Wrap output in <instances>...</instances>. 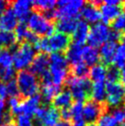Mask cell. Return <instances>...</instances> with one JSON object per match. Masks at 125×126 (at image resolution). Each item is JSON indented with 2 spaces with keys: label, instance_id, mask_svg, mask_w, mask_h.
<instances>
[{
  "label": "cell",
  "instance_id": "6da1fadb",
  "mask_svg": "<svg viewBox=\"0 0 125 126\" xmlns=\"http://www.w3.org/2000/svg\"><path fill=\"white\" fill-rule=\"evenodd\" d=\"M17 85L20 95V99L24 100L38 94L40 82L37 77L28 70H20L17 74Z\"/></svg>",
  "mask_w": 125,
  "mask_h": 126
},
{
  "label": "cell",
  "instance_id": "7a4b0ae2",
  "mask_svg": "<svg viewBox=\"0 0 125 126\" xmlns=\"http://www.w3.org/2000/svg\"><path fill=\"white\" fill-rule=\"evenodd\" d=\"M68 87L72 98L76 101L83 102L90 94L92 83L89 78H78L74 76H68L64 81Z\"/></svg>",
  "mask_w": 125,
  "mask_h": 126
},
{
  "label": "cell",
  "instance_id": "3957f363",
  "mask_svg": "<svg viewBox=\"0 0 125 126\" xmlns=\"http://www.w3.org/2000/svg\"><path fill=\"white\" fill-rule=\"evenodd\" d=\"M28 29L37 36L48 38L54 33L55 27L52 22H50L43 18L40 12L33 11L28 20Z\"/></svg>",
  "mask_w": 125,
  "mask_h": 126
},
{
  "label": "cell",
  "instance_id": "277c9868",
  "mask_svg": "<svg viewBox=\"0 0 125 126\" xmlns=\"http://www.w3.org/2000/svg\"><path fill=\"white\" fill-rule=\"evenodd\" d=\"M36 54L37 52L33 45L28 42L19 43L17 50L12 54L15 68L19 71L24 70V68L31 65Z\"/></svg>",
  "mask_w": 125,
  "mask_h": 126
},
{
  "label": "cell",
  "instance_id": "5b68a950",
  "mask_svg": "<svg viewBox=\"0 0 125 126\" xmlns=\"http://www.w3.org/2000/svg\"><path fill=\"white\" fill-rule=\"evenodd\" d=\"M109 32V29L108 25L104 24L102 22L94 24L89 31V34L87 40V43L89 44V46L94 48L101 46L103 43L108 42Z\"/></svg>",
  "mask_w": 125,
  "mask_h": 126
},
{
  "label": "cell",
  "instance_id": "8992f818",
  "mask_svg": "<svg viewBox=\"0 0 125 126\" xmlns=\"http://www.w3.org/2000/svg\"><path fill=\"white\" fill-rule=\"evenodd\" d=\"M107 103L111 107H118L125 102V86L120 82L106 83Z\"/></svg>",
  "mask_w": 125,
  "mask_h": 126
},
{
  "label": "cell",
  "instance_id": "52a82bcc",
  "mask_svg": "<svg viewBox=\"0 0 125 126\" xmlns=\"http://www.w3.org/2000/svg\"><path fill=\"white\" fill-rule=\"evenodd\" d=\"M104 113H106L105 103H97L94 100H88L84 105L82 115L86 123L93 124L97 122L99 117Z\"/></svg>",
  "mask_w": 125,
  "mask_h": 126
},
{
  "label": "cell",
  "instance_id": "ba28073f",
  "mask_svg": "<svg viewBox=\"0 0 125 126\" xmlns=\"http://www.w3.org/2000/svg\"><path fill=\"white\" fill-rule=\"evenodd\" d=\"M86 2L82 0H71L66 1V3L61 7H58L57 15L60 18H80V11L82 10Z\"/></svg>",
  "mask_w": 125,
  "mask_h": 126
},
{
  "label": "cell",
  "instance_id": "9c48e42d",
  "mask_svg": "<svg viewBox=\"0 0 125 126\" xmlns=\"http://www.w3.org/2000/svg\"><path fill=\"white\" fill-rule=\"evenodd\" d=\"M71 38L69 35H66L61 32L53 33L48 38V43L50 52L52 53H62L70 45Z\"/></svg>",
  "mask_w": 125,
  "mask_h": 126
},
{
  "label": "cell",
  "instance_id": "30bf717a",
  "mask_svg": "<svg viewBox=\"0 0 125 126\" xmlns=\"http://www.w3.org/2000/svg\"><path fill=\"white\" fill-rule=\"evenodd\" d=\"M10 7L14 11L17 18L21 23L28 22L31 16V9L32 8V1L29 0H17L11 2Z\"/></svg>",
  "mask_w": 125,
  "mask_h": 126
},
{
  "label": "cell",
  "instance_id": "8fae6325",
  "mask_svg": "<svg viewBox=\"0 0 125 126\" xmlns=\"http://www.w3.org/2000/svg\"><path fill=\"white\" fill-rule=\"evenodd\" d=\"M49 55L48 53H38L35 55L33 61L30 65V72L32 73L35 77L41 76L42 73L48 70L49 67Z\"/></svg>",
  "mask_w": 125,
  "mask_h": 126
},
{
  "label": "cell",
  "instance_id": "7c38bea8",
  "mask_svg": "<svg viewBox=\"0 0 125 126\" xmlns=\"http://www.w3.org/2000/svg\"><path fill=\"white\" fill-rule=\"evenodd\" d=\"M100 7V14L102 23L108 25L118 18L120 14L122 13V7L121 6H109L102 3L99 6Z\"/></svg>",
  "mask_w": 125,
  "mask_h": 126
},
{
  "label": "cell",
  "instance_id": "4fadbf2b",
  "mask_svg": "<svg viewBox=\"0 0 125 126\" xmlns=\"http://www.w3.org/2000/svg\"><path fill=\"white\" fill-rule=\"evenodd\" d=\"M41 102H42V98L39 93L31 98H26L24 100H21L20 105H19L20 114H24V115L30 116L32 118L35 110H37L38 107L41 106Z\"/></svg>",
  "mask_w": 125,
  "mask_h": 126
},
{
  "label": "cell",
  "instance_id": "5bb4252c",
  "mask_svg": "<svg viewBox=\"0 0 125 126\" xmlns=\"http://www.w3.org/2000/svg\"><path fill=\"white\" fill-rule=\"evenodd\" d=\"M89 31H90V27L88 23L84 20L78 21L77 28L72 34V40L74 42L73 43L80 46L85 44L87 42Z\"/></svg>",
  "mask_w": 125,
  "mask_h": 126
},
{
  "label": "cell",
  "instance_id": "9a60e30c",
  "mask_svg": "<svg viewBox=\"0 0 125 126\" xmlns=\"http://www.w3.org/2000/svg\"><path fill=\"white\" fill-rule=\"evenodd\" d=\"M17 18L11 7H8L0 17V31L12 32L17 25Z\"/></svg>",
  "mask_w": 125,
  "mask_h": 126
},
{
  "label": "cell",
  "instance_id": "2e32d148",
  "mask_svg": "<svg viewBox=\"0 0 125 126\" xmlns=\"http://www.w3.org/2000/svg\"><path fill=\"white\" fill-rule=\"evenodd\" d=\"M80 16H82L84 21L90 24H96L98 23V21L101 19V14L97 7H95L92 4L87 3L85 4L84 7L81 10Z\"/></svg>",
  "mask_w": 125,
  "mask_h": 126
},
{
  "label": "cell",
  "instance_id": "e0dca14e",
  "mask_svg": "<svg viewBox=\"0 0 125 126\" xmlns=\"http://www.w3.org/2000/svg\"><path fill=\"white\" fill-rule=\"evenodd\" d=\"M78 18H58L54 27L58 31V32H61L66 35L73 34L79 21Z\"/></svg>",
  "mask_w": 125,
  "mask_h": 126
},
{
  "label": "cell",
  "instance_id": "ac0fdd59",
  "mask_svg": "<svg viewBox=\"0 0 125 126\" xmlns=\"http://www.w3.org/2000/svg\"><path fill=\"white\" fill-rule=\"evenodd\" d=\"M81 60H83V63H86L88 67L96 65L100 61L99 53L97 48L91 47L89 45L84 46L82 48Z\"/></svg>",
  "mask_w": 125,
  "mask_h": 126
},
{
  "label": "cell",
  "instance_id": "d6986e66",
  "mask_svg": "<svg viewBox=\"0 0 125 126\" xmlns=\"http://www.w3.org/2000/svg\"><path fill=\"white\" fill-rule=\"evenodd\" d=\"M117 47H118V44L115 42H106L105 43H103L100 46V51L98 52L101 61L106 64L112 63Z\"/></svg>",
  "mask_w": 125,
  "mask_h": 126
},
{
  "label": "cell",
  "instance_id": "ffe728a7",
  "mask_svg": "<svg viewBox=\"0 0 125 126\" xmlns=\"http://www.w3.org/2000/svg\"><path fill=\"white\" fill-rule=\"evenodd\" d=\"M81 54H82V46L70 43L68 48L65 50V59L67 63L71 65L77 64V63L81 62Z\"/></svg>",
  "mask_w": 125,
  "mask_h": 126
},
{
  "label": "cell",
  "instance_id": "44dd1931",
  "mask_svg": "<svg viewBox=\"0 0 125 126\" xmlns=\"http://www.w3.org/2000/svg\"><path fill=\"white\" fill-rule=\"evenodd\" d=\"M61 91H62L61 87L55 86L53 84H50L46 85V86H42V88H41L42 94L40 95H41L42 100H43L45 104H49L53 100V98H55Z\"/></svg>",
  "mask_w": 125,
  "mask_h": 126
},
{
  "label": "cell",
  "instance_id": "7402d4cb",
  "mask_svg": "<svg viewBox=\"0 0 125 126\" xmlns=\"http://www.w3.org/2000/svg\"><path fill=\"white\" fill-rule=\"evenodd\" d=\"M72 100H73V98H72L70 91L64 89V90L61 91L59 94L53 98V100L52 101V105H53L52 107L56 109L69 108L72 104Z\"/></svg>",
  "mask_w": 125,
  "mask_h": 126
},
{
  "label": "cell",
  "instance_id": "603a6c76",
  "mask_svg": "<svg viewBox=\"0 0 125 126\" xmlns=\"http://www.w3.org/2000/svg\"><path fill=\"white\" fill-rule=\"evenodd\" d=\"M90 94L93 98L92 100L97 103H104L107 98L105 82H96L92 84Z\"/></svg>",
  "mask_w": 125,
  "mask_h": 126
},
{
  "label": "cell",
  "instance_id": "cb8c5ba5",
  "mask_svg": "<svg viewBox=\"0 0 125 126\" xmlns=\"http://www.w3.org/2000/svg\"><path fill=\"white\" fill-rule=\"evenodd\" d=\"M60 120V112L58 109L54 107H47L43 118L40 120L43 126H54ZM39 121V120H37Z\"/></svg>",
  "mask_w": 125,
  "mask_h": 126
},
{
  "label": "cell",
  "instance_id": "d4e9b609",
  "mask_svg": "<svg viewBox=\"0 0 125 126\" xmlns=\"http://www.w3.org/2000/svg\"><path fill=\"white\" fill-rule=\"evenodd\" d=\"M106 73H107V67L104 64H96L91 66L89 69V77L94 83L96 82H104L106 80Z\"/></svg>",
  "mask_w": 125,
  "mask_h": 126
},
{
  "label": "cell",
  "instance_id": "484cf974",
  "mask_svg": "<svg viewBox=\"0 0 125 126\" xmlns=\"http://www.w3.org/2000/svg\"><path fill=\"white\" fill-rule=\"evenodd\" d=\"M70 73H71V76H74L78 78H87L89 75V67L81 61L77 64L71 65Z\"/></svg>",
  "mask_w": 125,
  "mask_h": 126
},
{
  "label": "cell",
  "instance_id": "4316f807",
  "mask_svg": "<svg viewBox=\"0 0 125 126\" xmlns=\"http://www.w3.org/2000/svg\"><path fill=\"white\" fill-rule=\"evenodd\" d=\"M17 42V39L13 32H2L0 31V46L4 49H8Z\"/></svg>",
  "mask_w": 125,
  "mask_h": 126
},
{
  "label": "cell",
  "instance_id": "83f0119b",
  "mask_svg": "<svg viewBox=\"0 0 125 126\" xmlns=\"http://www.w3.org/2000/svg\"><path fill=\"white\" fill-rule=\"evenodd\" d=\"M112 63V65L117 67L118 69H122L125 65V44H121L117 47Z\"/></svg>",
  "mask_w": 125,
  "mask_h": 126
},
{
  "label": "cell",
  "instance_id": "f1b7e54d",
  "mask_svg": "<svg viewBox=\"0 0 125 126\" xmlns=\"http://www.w3.org/2000/svg\"><path fill=\"white\" fill-rule=\"evenodd\" d=\"M56 6V1L54 0H38L32 1V8L37 12H43V11L53 9Z\"/></svg>",
  "mask_w": 125,
  "mask_h": 126
},
{
  "label": "cell",
  "instance_id": "f546056e",
  "mask_svg": "<svg viewBox=\"0 0 125 126\" xmlns=\"http://www.w3.org/2000/svg\"><path fill=\"white\" fill-rule=\"evenodd\" d=\"M13 59L11 53L8 52L7 49H4L0 52V67L1 68H7L12 67Z\"/></svg>",
  "mask_w": 125,
  "mask_h": 126
},
{
  "label": "cell",
  "instance_id": "4dcf8cb0",
  "mask_svg": "<svg viewBox=\"0 0 125 126\" xmlns=\"http://www.w3.org/2000/svg\"><path fill=\"white\" fill-rule=\"evenodd\" d=\"M121 77V73H120V69L114 65H110L107 69V73H106V79L108 80V83H116L120 80Z\"/></svg>",
  "mask_w": 125,
  "mask_h": 126
},
{
  "label": "cell",
  "instance_id": "1f68e13d",
  "mask_svg": "<svg viewBox=\"0 0 125 126\" xmlns=\"http://www.w3.org/2000/svg\"><path fill=\"white\" fill-rule=\"evenodd\" d=\"M16 75V71L13 67H7V68H1L0 67V81L1 82H9L13 80Z\"/></svg>",
  "mask_w": 125,
  "mask_h": 126
},
{
  "label": "cell",
  "instance_id": "d6a6232c",
  "mask_svg": "<svg viewBox=\"0 0 125 126\" xmlns=\"http://www.w3.org/2000/svg\"><path fill=\"white\" fill-rule=\"evenodd\" d=\"M83 108H84L83 102L75 101L74 103L71 104L69 109H70V111H71V115H72V120L83 117V115H82V113H83Z\"/></svg>",
  "mask_w": 125,
  "mask_h": 126
},
{
  "label": "cell",
  "instance_id": "836d02e7",
  "mask_svg": "<svg viewBox=\"0 0 125 126\" xmlns=\"http://www.w3.org/2000/svg\"><path fill=\"white\" fill-rule=\"evenodd\" d=\"M111 27H112V30H114L116 32H125V11L122 12L118 18L112 22Z\"/></svg>",
  "mask_w": 125,
  "mask_h": 126
},
{
  "label": "cell",
  "instance_id": "e575fe53",
  "mask_svg": "<svg viewBox=\"0 0 125 126\" xmlns=\"http://www.w3.org/2000/svg\"><path fill=\"white\" fill-rule=\"evenodd\" d=\"M97 123V126H119L113 117L109 113H104L101 115Z\"/></svg>",
  "mask_w": 125,
  "mask_h": 126
},
{
  "label": "cell",
  "instance_id": "d590c367",
  "mask_svg": "<svg viewBox=\"0 0 125 126\" xmlns=\"http://www.w3.org/2000/svg\"><path fill=\"white\" fill-rule=\"evenodd\" d=\"M6 87H7V95L10 97V98H20V95H19V91H18V88H17V82L15 79L7 82L6 84ZM21 100V99H20Z\"/></svg>",
  "mask_w": 125,
  "mask_h": 126
},
{
  "label": "cell",
  "instance_id": "8d00e7d4",
  "mask_svg": "<svg viewBox=\"0 0 125 126\" xmlns=\"http://www.w3.org/2000/svg\"><path fill=\"white\" fill-rule=\"evenodd\" d=\"M14 122L16 126H33V121L31 117L24 114L17 115L14 118Z\"/></svg>",
  "mask_w": 125,
  "mask_h": 126
},
{
  "label": "cell",
  "instance_id": "74e56055",
  "mask_svg": "<svg viewBox=\"0 0 125 126\" xmlns=\"http://www.w3.org/2000/svg\"><path fill=\"white\" fill-rule=\"evenodd\" d=\"M52 84V76L49 72V69L45 71L44 73H42L40 76V85L42 86H46V85Z\"/></svg>",
  "mask_w": 125,
  "mask_h": 126
},
{
  "label": "cell",
  "instance_id": "f35d334b",
  "mask_svg": "<svg viewBox=\"0 0 125 126\" xmlns=\"http://www.w3.org/2000/svg\"><path fill=\"white\" fill-rule=\"evenodd\" d=\"M122 32H116L114 30H109V36H108V42L117 43L120 40H122Z\"/></svg>",
  "mask_w": 125,
  "mask_h": 126
},
{
  "label": "cell",
  "instance_id": "ab89813d",
  "mask_svg": "<svg viewBox=\"0 0 125 126\" xmlns=\"http://www.w3.org/2000/svg\"><path fill=\"white\" fill-rule=\"evenodd\" d=\"M110 115L113 117V119L116 121L117 123H122L124 122V120H123V112H122V108L114 109Z\"/></svg>",
  "mask_w": 125,
  "mask_h": 126
},
{
  "label": "cell",
  "instance_id": "60d3db41",
  "mask_svg": "<svg viewBox=\"0 0 125 126\" xmlns=\"http://www.w3.org/2000/svg\"><path fill=\"white\" fill-rule=\"evenodd\" d=\"M60 112V118H62V121H66V122H70V120H72V115H71V111H70L69 108H63L61 109Z\"/></svg>",
  "mask_w": 125,
  "mask_h": 126
},
{
  "label": "cell",
  "instance_id": "b9f144b4",
  "mask_svg": "<svg viewBox=\"0 0 125 126\" xmlns=\"http://www.w3.org/2000/svg\"><path fill=\"white\" fill-rule=\"evenodd\" d=\"M7 92L6 84L0 81V100H5V98H7Z\"/></svg>",
  "mask_w": 125,
  "mask_h": 126
},
{
  "label": "cell",
  "instance_id": "7bdbcfd3",
  "mask_svg": "<svg viewBox=\"0 0 125 126\" xmlns=\"http://www.w3.org/2000/svg\"><path fill=\"white\" fill-rule=\"evenodd\" d=\"M10 5H11V1L7 2V1L0 0V14L2 15L8 7H10Z\"/></svg>",
  "mask_w": 125,
  "mask_h": 126
},
{
  "label": "cell",
  "instance_id": "ee69618b",
  "mask_svg": "<svg viewBox=\"0 0 125 126\" xmlns=\"http://www.w3.org/2000/svg\"><path fill=\"white\" fill-rule=\"evenodd\" d=\"M72 126H87V123L85 122V120H84L83 117H81V118L74 119Z\"/></svg>",
  "mask_w": 125,
  "mask_h": 126
},
{
  "label": "cell",
  "instance_id": "f6af8a7d",
  "mask_svg": "<svg viewBox=\"0 0 125 126\" xmlns=\"http://www.w3.org/2000/svg\"><path fill=\"white\" fill-rule=\"evenodd\" d=\"M103 3L106 5H109V6H121L123 4V2L119 1V0H106V1H103Z\"/></svg>",
  "mask_w": 125,
  "mask_h": 126
},
{
  "label": "cell",
  "instance_id": "bcb514c9",
  "mask_svg": "<svg viewBox=\"0 0 125 126\" xmlns=\"http://www.w3.org/2000/svg\"><path fill=\"white\" fill-rule=\"evenodd\" d=\"M120 73H121V77H120V80L122 81V84L125 86V65L122 68V71H121Z\"/></svg>",
  "mask_w": 125,
  "mask_h": 126
},
{
  "label": "cell",
  "instance_id": "7dc6e473",
  "mask_svg": "<svg viewBox=\"0 0 125 126\" xmlns=\"http://www.w3.org/2000/svg\"><path fill=\"white\" fill-rule=\"evenodd\" d=\"M54 126H72L70 122H66V121H59Z\"/></svg>",
  "mask_w": 125,
  "mask_h": 126
},
{
  "label": "cell",
  "instance_id": "c3c4849f",
  "mask_svg": "<svg viewBox=\"0 0 125 126\" xmlns=\"http://www.w3.org/2000/svg\"><path fill=\"white\" fill-rule=\"evenodd\" d=\"M0 126H16V124H15V122H14V120H13L12 122H9V123H2Z\"/></svg>",
  "mask_w": 125,
  "mask_h": 126
},
{
  "label": "cell",
  "instance_id": "681fc988",
  "mask_svg": "<svg viewBox=\"0 0 125 126\" xmlns=\"http://www.w3.org/2000/svg\"><path fill=\"white\" fill-rule=\"evenodd\" d=\"M122 109V112H123V120H124V122H125V106H123V108Z\"/></svg>",
  "mask_w": 125,
  "mask_h": 126
},
{
  "label": "cell",
  "instance_id": "f907efd6",
  "mask_svg": "<svg viewBox=\"0 0 125 126\" xmlns=\"http://www.w3.org/2000/svg\"><path fill=\"white\" fill-rule=\"evenodd\" d=\"M122 44H125V34H123V35H122Z\"/></svg>",
  "mask_w": 125,
  "mask_h": 126
},
{
  "label": "cell",
  "instance_id": "816d5d0a",
  "mask_svg": "<svg viewBox=\"0 0 125 126\" xmlns=\"http://www.w3.org/2000/svg\"><path fill=\"white\" fill-rule=\"evenodd\" d=\"M88 126H97V124H95V123H93V124H89Z\"/></svg>",
  "mask_w": 125,
  "mask_h": 126
},
{
  "label": "cell",
  "instance_id": "f5cc1de1",
  "mask_svg": "<svg viewBox=\"0 0 125 126\" xmlns=\"http://www.w3.org/2000/svg\"><path fill=\"white\" fill-rule=\"evenodd\" d=\"M122 126H125V123H123V124H122Z\"/></svg>",
  "mask_w": 125,
  "mask_h": 126
},
{
  "label": "cell",
  "instance_id": "db71d44e",
  "mask_svg": "<svg viewBox=\"0 0 125 126\" xmlns=\"http://www.w3.org/2000/svg\"><path fill=\"white\" fill-rule=\"evenodd\" d=\"M0 52H1V46H0Z\"/></svg>",
  "mask_w": 125,
  "mask_h": 126
},
{
  "label": "cell",
  "instance_id": "11a10c76",
  "mask_svg": "<svg viewBox=\"0 0 125 126\" xmlns=\"http://www.w3.org/2000/svg\"><path fill=\"white\" fill-rule=\"evenodd\" d=\"M123 4H124V5H125V3H123Z\"/></svg>",
  "mask_w": 125,
  "mask_h": 126
}]
</instances>
